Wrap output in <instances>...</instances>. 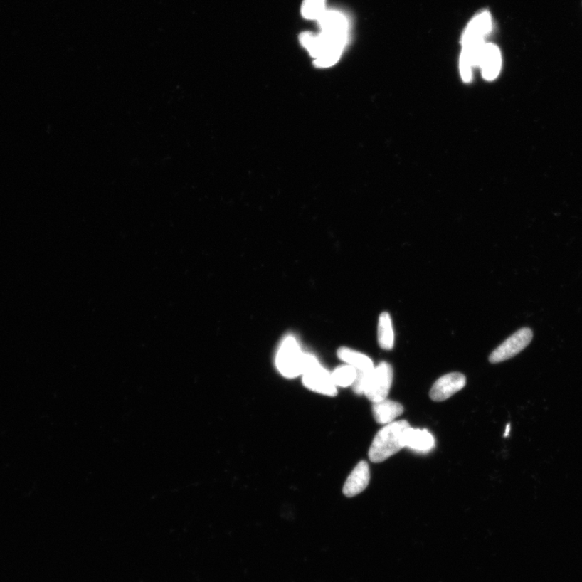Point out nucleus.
Instances as JSON below:
<instances>
[{"label": "nucleus", "instance_id": "1", "mask_svg": "<svg viewBox=\"0 0 582 582\" xmlns=\"http://www.w3.org/2000/svg\"><path fill=\"white\" fill-rule=\"evenodd\" d=\"M300 41L314 58V65L318 68L334 66L342 55L348 44L349 33L322 31L319 34L302 33Z\"/></svg>", "mask_w": 582, "mask_h": 582}, {"label": "nucleus", "instance_id": "2", "mask_svg": "<svg viewBox=\"0 0 582 582\" xmlns=\"http://www.w3.org/2000/svg\"><path fill=\"white\" fill-rule=\"evenodd\" d=\"M411 427L408 421H393L380 430L371 443L369 458L372 462H382L405 448L403 435Z\"/></svg>", "mask_w": 582, "mask_h": 582}, {"label": "nucleus", "instance_id": "3", "mask_svg": "<svg viewBox=\"0 0 582 582\" xmlns=\"http://www.w3.org/2000/svg\"><path fill=\"white\" fill-rule=\"evenodd\" d=\"M301 376L302 383L307 389L325 396H337V386L332 381L331 374L319 364L316 356L305 353Z\"/></svg>", "mask_w": 582, "mask_h": 582}, {"label": "nucleus", "instance_id": "4", "mask_svg": "<svg viewBox=\"0 0 582 582\" xmlns=\"http://www.w3.org/2000/svg\"><path fill=\"white\" fill-rule=\"evenodd\" d=\"M305 353L293 336L284 338L276 356V366L284 377L294 379L302 375Z\"/></svg>", "mask_w": 582, "mask_h": 582}, {"label": "nucleus", "instance_id": "5", "mask_svg": "<svg viewBox=\"0 0 582 582\" xmlns=\"http://www.w3.org/2000/svg\"><path fill=\"white\" fill-rule=\"evenodd\" d=\"M393 380V366L386 361L380 362L368 379L364 395L373 403L387 399Z\"/></svg>", "mask_w": 582, "mask_h": 582}, {"label": "nucleus", "instance_id": "6", "mask_svg": "<svg viewBox=\"0 0 582 582\" xmlns=\"http://www.w3.org/2000/svg\"><path fill=\"white\" fill-rule=\"evenodd\" d=\"M532 338L533 332L530 329L524 328L517 331L490 354V361L491 364H498L514 358L529 346Z\"/></svg>", "mask_w": 582, "mask_h": 582}, {"label": "nucleus", "instance_id": "7", "mask_svg": "<svg viewBox=\"0 0 582 582\" xmlns=\"http://www.w3.org/2000/svg\"><path fill=\"white\" fill-rule=\"evenodd\" d=\"M467 379L462 374L453 372L439 378L430 390L431 400L441 402L449 399L465 387Z\"/></svg>", "mask_w": 582, "mask_h": 582}, {"label": "nucleus", "instance_id": "8", "mask_svg": "<svg viewBox=\"0 0 582 582\" xmlns=\"http://www.w3.org/2000/svg\"><path fill=\"white\" fill-rule=\"evenodd\" d=\"M478 66L482 70V75L486 80L491 81L497 78L502 68V55L496 45L485 44Z\"/></svg>", "mask_w": 582, "mask_h": 582}, {"label": "nucleus", "instance_id": "9", "mask_svg": "<svg viewBox=\"0 0 582 582\" xmlns=\"http://www.w3.org/2000/svg\"><path fill=\"white\" fill-rule=\"evenodd\" d=\"M371 478L370 467L366 461H360L350 473L344 485L343 492L347 497H353L364 492Z\"/></svg>", "mask_w": 582, "mask_h": 582}, {"label": "nucleus", "instance_id": "10", "mask_svg": "<svg viewBox=\"0 0 582 582\" xmlns=\"http://www.w3.org/2000/svg\"><path fill=\"white\" fill-rule=\"evenodd\" d=\"M405 448H411L418 453H429L435 448V438L426 430L408 428L403 435Z\"/></svg>", "mask_w": 582, "mask_h": 582}, {"label": "nucleus", "instance_id": "11", "mask_svg": "<svg viewBox=\"0 0 582 582\" xmlns=\"http://www.w3.org/2000/svg\"><path fill=\"white\" fill-rule=\"evenodd\" d=\"M372 412L378 423L388 425L402 415L403 407L400 403L386 399L373 403Z\"/></svg>", "mask_w": 582, "mask_h": 582}, {"label": "nucleus", "instance_id": "12", "mask_svg": "<svg viewBox=\"0 0 582 582\" xmlns=\"http://www.w3.org/2000/svg\"><path fill=\"white\" fill-rule=\"evenodd\" d=\"M317 21L322 31L349 33V31L348 18L341 11L326 10Z\"/></svg>", "mask_w": 582, "mask_h": 582}, {"label": "nucleus", "instance_id": "13", "mask_svg": "<svg viewBox=\"0 0 582 582\" xmlns=\"http://www.w3.org/2000/svg\"><path fill=\"white\" fill-rule=\"evenodd\" d=\"M338 358L347 365L355 368L357 371H369L374 369L372 360L366 355L354 351V350L346 347L338 349Z\"/></svg>", "mask_w": 582, "mask_h": 582}, {"label": "nucleus", "instance_id": "14", "mask_svg": "<svg viewBox=\"0 0 582 582\" xmlns=\"http://www.w3.org/2000/svg\"><path fill=\"white\" fill-rule=\"evenodd\" d=\"M394 331L393 322L388 312L380 314L378 323V342L385 350L393 349L394 346Z\"/></svg>", "mask_w": 582, "mask_h": 582}, {"label": "nucleus", "instance_id": "15", "mask_svg": "<svg viewBox=\"0 0 582 582\" xmlns=\"http://www.w3.org/2000/svg\"><path fill=\"white\" fill-rule=\"evenodd\" d=\"M332 381L336 386L347 388L352 386L357 377V371L349 365H343L336 368L331 374Z\"/></svg>", "mask_w": 582, "mask_h": 582}, {"label": "nucleus", "instance_id": "16", "mask_svg": "<svg viewBox=\"0 0 582 582\" xmlns=\"http://www.w3.org/2000/svg\"><path fill=\"white\" fill-rule=\"evenodd\" d=\"M326 0H304L301 14L307 20L317 21L326 11Z\"/></svg>", "mask_w": 582, "mask_h": 582}, {"label": "nucleus", "instance_id": "17", "mask_svg": "<svg viewBox=\"0 0 582 582\" xmlns=\"http://www.w3.org/2000/svg\"><path fill=\"white\" fill-rule=\"evenodd\" d=\"M509 429H510V427H509V425H508L507 427V431L504 432V437H507L509 435Z\"/></svg>", "mask_w": 582, "mask_h": 582}]
</instances>
